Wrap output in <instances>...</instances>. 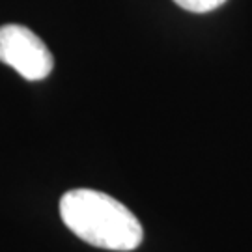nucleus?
I'll list each match as a JSON object with an SVG mask.
<instances>
[{
    "label": "nucleus",
    "mask_w": 252,
    "mask_h": 252,
    "mask_svg": "<svg viewBox=\"0 0 252 252\" xmlns=\"http://www.w3.org/2000/svg\"><path fill=\"white\" fill-rule=\"evenodd\" d=\"M180 8L192 11V13H207L213 9L220 8L226 0H174Z\"/></svg>",
    "instance_id": "nucleus-3"
},
{
    "label": "nucleus",
    "mask_w": 252,
    "mask_h": 252,
    "mask_svg": "<svg viewBox=\"0 0 252 252\" xmlns=\"http://www.w3.org/2000/svg\"><path fill=\"white\" fill-rule=\"evenodd\" d=\"M60 217L79 239L105 251H135L144 237L138 219L122 202L101 190L73 189L63 192Z\"/></svg>",
    "instance_id": "nucleus-1"
},
{
    "label": "nucleus",
    "mask_w": 252,
    "mask_h": 252,
    "mask_svg": "<svg viewBox=\"0 0 252 252\" xmlns=\"http://www.w3.org/2000/svg\"><path fill=\"white\" fill-rule=\"evenodd\" d=\"M0 62L27 81H43L53 71V54L43 39L23 25L0 27Z\"/></svg>",
    "instance_id": "nucleus-2"
}]
</instances>
